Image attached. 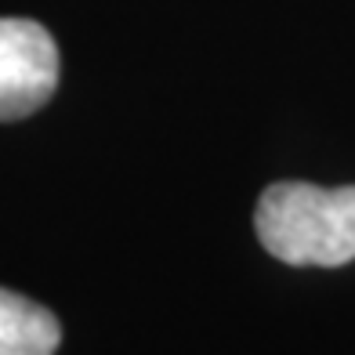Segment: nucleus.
I'll use <instances>...</instances> for the list:
<instances>
[{
    "instance_id": "obj_1",
    "label": "nucleus",
    "mask_w": 355,
    "mask_h": 355,
    "mask_svg": "<svg viewBox=\"0 0 355 355\" xmlns=\"http://www.w3.org/2000/svg\"><path fill=\"white\" fill-rule=\"evenodd\" d=\"M254 229L261 247L286 265H348L355 261V185H268L257 200Z\"/></svg>"
},
{
    "instance_id": "obj_2",
    "label": "nucleus",
    "mask_w": 355,
    "mask_h": 355,
    "mask_svg": "<svg viewBox=\"0 0 355 355\" xmlns=\"http://www.w3.org/2000/svg\"><path fill=\"white\" fill-rule=\"evenodd\" d=\"M58 87V47L33 19H0V120H26Z\"/></svg>"
},
{
    "instance_id": "obj_3",
    "label": "nucleus",
    "mask_w": 355,
    "mask_h": 355,
    "mask_svg": "<svg viewBox=\"0 0 355 355\" xmlns=\"http://www.w3.org/2000/svg\"><path fill=\"white\" fill-rule=\"evenodd\" d=\"M62 327L55 312L0 286V355H55Z\"/></svg>"
}]
</instances>
